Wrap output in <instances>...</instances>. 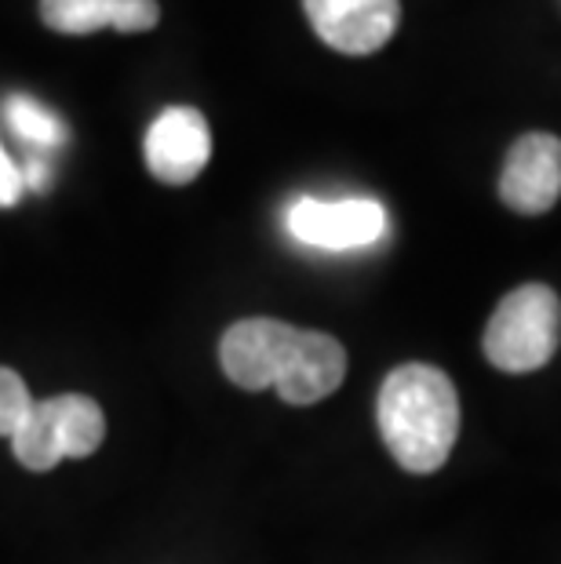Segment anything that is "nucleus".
Returning <instances> with one entry per match:
<instances>
[{"mask_svg":"<svg viewBox=\"0 0 561 564\" xmlns=\"http://www.w3.org/2000/svg\"><path fill=\"white\" fill-rule=\"evenodd\" d=\"M219 365L226 379L241 390L278 387L289 404H317L339 390L346 376V350L325 332H303L270 317H248L226 328Z\"/></svg>","mask_w":561,"mask_h":564,"instance_id":"1","label":"nucleus"},{"mask_svg":"<svg viewBox=\"0 0 561 564\" xmlns=\"http://www.w3.org/2000/svg\"><path fill=\"white\" fill-rule=\"evenodd\" d=\"M376 423L401 470L434 474L456 448L460 393L441 368L409 361L379 387Z\"/></svg>","mask_w":561,"mask_h":564,"instance_id":"2","label":"nucleus"},{"mask_svg":"<svg viewBox=\"0 0 561 564\" xmlns=\"http://www.w3.org/2000/svg\"><path fill=\"white\" fill-rule=\"evenodd\" d=\"M561 343V299L547 284H521L499 299L485 328L488 365L510 376L540 371Z\"/></svg>","mask_w":561,"mask_h":564,"instance_id":"3","label":"nucleus"},{"mask_svg":"<svg viewBox=\"0 0 561 564\" xmlns=\"http://www.w3.org/2000/svg\"><path fill=\"white\" fill-rule=\"evenodd\" d=\"M106 437V415L85 393H58L33 404L26 423L15 430V459L33 474L55 470L63 459H88Z\"/></svg>","mask_w":561,"mask_h":564,"instance_id":"4","label":"nucleus"},{"mask_svg":"<svg viewBox=\"0 0 561 564\" xmlns=\"http://www.w3.org/2000/svg\"><path fill=\"white\" fill-rule=\"evenodd\" d=\"M289 234L300 245L321 251L368 248L387 237V208L368 197H346V200L300 197L289 208Z\"/></svg>","mask_w":561,"mask_h":564,"instance_id":"5","label":"nucleus"},{"mask_svg":"<svg viewBox=\"0 0 561 564\" xmlns=\"http://www.w3.org/2000/svg\"><path fill=\"white\" fill-rule=\"evenodd\" d=\"M142 153H147V167L158 183L164 186L194 183L212 158V131L205 113L194 110V106H169L150 124Z\"/></svg>","mask_w":561,"mask_h":564,"instance_id":"6","label":"nucleus"},{"mask_svg":"<svg viewBox=\"0 0 561 564\" xmlns=\"http://www.w3.org/2000/svg\"><path fill=\"white\" fill-rule=\"evenodd\" d=\"M499 200L518 215H543L561 200V139L529 131L507 153L499 175Z\"/></svg>","mask_w":561,"mask_h":564,"instance_id":"7","label":"nucleus"},{"mask_svg":"<svg viewBox=\"0 0 561 564\" xmlns=\"http://www.w3.org/2000/svg\"><path fill=\"white\" fill-rule=\"evenodd\" d=\"M310 26L343 55L379 52L401 22V0H303Z\"/></svg>","mask_w":561,"mask_h":564,"instance_id":"8","label":"nucleus"},{"mask_svg":"<svg viewBox=\"0 0 561 564\" xmlns=\"http://www.w3.org/2000/svg\"><path fill=\"white\" fill-rule=\"evenodd\" d=\"M41 19L66 37H88L95 30L142 33L158 26L161 8L158 0H41Z\"/></svg>","mask_w":561,"mask_h":564,"instance_id":"9","label":"nucleus"},{"mask_svg":"<svg viewBox=\"0 0 561 564\" xmlns=\"http://www.w3.org/2000/svg\"><path fill=\"white\" fill-rule=\"evenodd\" d=\"M4 121L11 124L19 139H26L30 147L37 150H58L66 142V128L63 121L41 106L37 99H30V95H11L4 102Z\"/></svg>","mask_w":561,"mask_h":564,"instance_id":"10","label":"nucleus"},{"mask_svg":"<svg viewBox=\"0 0 561 564\" xmlns=\"http://www.w3.org/2000/svg\"><path fill=\"white\" fill-rule=\"evenodd\" d=\"M33 404L37 401H33V393L26 390L19 371L0 365V437H15V430L26 423Z\"/></svg>","mask_w":561,"mask_h":564,"instance_id":"11","label":"nucleus"},{"mask_svg":"<svg viewBox=\"0 0 561 564\" xmlns=\"http://www.w3.org/2000/svg\"><path fill=\"white\" fill-rule=\"evenodd\" d=\"M26 194V183H22V167L8 158L4 142H0V208H11Z\"/></svg>","mask_w":561,"mask_h":564,"instance_id":"12","label":"nucleus"},{"mask_svg":"<svg viewBox=\"0 0 561 564\" xmlns=\"http://www.w3.org/2000/svg\"><path fill=\"white\" fill-rule=\"evenodd\" d=\"M47 178H52V167H47L44 158H30L26 167H22V183H26V189H33V194L47 189Z\"/></svg>","mask_w":561,"mask_h":564,"instance_id":"13","label":"nucleus"}]
</instances>
